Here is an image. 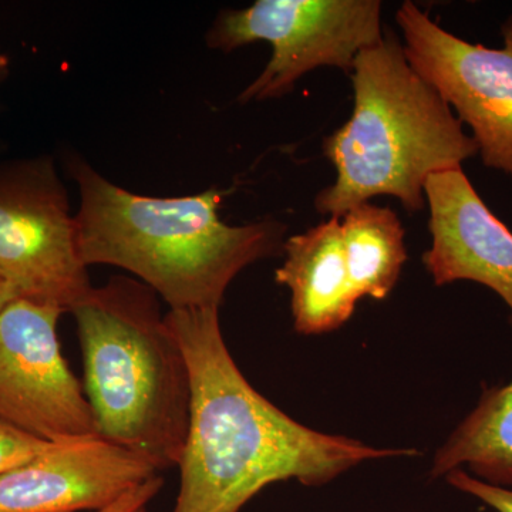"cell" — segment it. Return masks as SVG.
Wrapping results in <instances>:
<instances>
[{
	"instance_id": "1",
	"label": "cell",
	"mask_w": 512,
	"mask_h": 512,
	"mask_svg": "<svg viewBox=\"0 0 512 512\" xmlns=\"http://www.w3.org/2000/svg\"><path fill=\"white\" fill-rule=\"evenodd\" d=\"M218 309L165 315L191 379L190 426L173 512H239L279 481L318 487L365 461L419 454L319 433L281 412L238 369Z\"/></svg>"
},
{
	"instance_id": "2",
	"label": "cell",
	"mask_w": 512,
	"mask_h": 512,
	"mask_svg": "<svg viewBox=\"0 0 512 512\" xmlns=\"http://www.w3.org/2000/svg\"><path fill=\"white\" fill-rule=\"evenodd\" d=\"M69 170L82 198L74 218L83 264L126 269L171 311L220 308L242 269L284 251L282 222H222L215 188L190 197H144L111 184L80 158L69 161Z\"/></svg>"
},
{
	"instance_id": "3",
	"label": "cell",
	"mask_w": 512,
	"mask_h": 512,
	"mask_svg": "<svg viewBox=\"0 0 512 512\" xmlns=\"http://www.w3.org/2000/svg\"><path fill=\"white\" fill-rule=\"evenodd\" d=\"M70 313L99 437L158 471L178 467L190 426V370L157 293L136 279L113 276L93 286Z\"/></svg>"
},
{
	"instance_id": "4",
	"label": "cell",
	"mask_w": 512,
	"mask_h": 512,
	"mask_svg": "<svg viewBox=\"0 0 512 512\" xmlns=\"http://www.w3.org/2000/svg\"><path fill=\"white\" fill-rule=\"evenodd\" d=\"M349 74L352 117L323 144L338 178L319 192L316 210L342 218L376 195H393L407 211H420L429 177L461 168L478 153L476 141L414 72L393 33L360 52Z\"/></svg>"
},
{
	"instance_id": "5",
	"label": "cell",
	"mask_w": 512,
	"mask_h": 512,
	"mask_svg": "<svg viewBox=\"0 0 512 512\" xmlns=\"http://www.w3.org/2000/svg\"><path fill=\"white\" fill-rule=\"evenodd\" d=\"M380 13L379 0H258L222 12L207 42L222 52L258 40L271 43V60L238 101L278 99L316 67L350 73L360 52L382 42Z\"/></svg>"
},
{
	"instance_id": "6",
	"label": "cell",
	"mask_w": 512,
	"mask_h": 512,
	"mask_svg": "<svg viewBox=\"0 0 512 512\" xmlns=\"http://www.w3.org/2000/svg\"><path fill=\"white\" fill-rule=\"evenodd\" d=\"M0 279L16 298L63 312L92 291L52 158L0 164Z\"/></svg>"
},
{
	"instance_id": "7",
	"label": "cell",
	"mask_w": 512,
	"mask_h": 512,
	"mask_svg": "<svg viewBox=\"0 0 512 512\" xmlns=\"http://www.w3.org/2000/svg\"><path fill=\"white\" fill-rule=\"evenodd\" d=\"M396 19L414 72L470 126L484 165L512 177V18L501 49L451 35L413 2H404Z\"/></svg>"
},
{
	"instance_id": "8",
	"label": "cell",
	"mask_w": 512,
	"mask_h": 512,
	"mask_svg": "<svg viewBox=\"0 0 512 512\" xmlns=\"http://www.w3.org/2000/svg\"><path fill=\"white\" fill-rule=\"evenodd\" d=\"M63 313L25 299L0 312V420L50 443L99 437L92 406L60 349Z\"/></svg>"
},
{
	"instance_id": "9",
	"label": "cell",
	"mask_w": 512,
	"mask_h": 512,
	"mask_svg": "<svg viewBox=\"0 0 512 512\" xmlns=\"http://www.w3.org/2000/svg\"><path fill=\"white\" fill-rule=\"evenodd\" d=\"M158 473L146 458L101 437L50 443L0 476V512L99 511Z\"/></svg>"
},
{
	"instance_id": "10",
	"label": "cell",
	"mask_w": 512,
	"mask_h": 512,
	"mask_svg": "<svg viewBox=\"0 0 512 512\" xmlns=\"http://www.w3.org/2000/svg\"><path fill=\"white\" fill-rule=\"evenodd\" d=\"M431 248L423 255L434 284L473 281L497 293L512 312V232L484 204L461 168L431 175Z\"/></svg>"
},
{
	"instance_id": "11",
	"label": "cell",
	"mask_w": 512,
	"mask_h": 512,
	"mask_svg": "<svg viewBox=\"0 0 512 512\" xmlns=\"http://www.w3.org/2000/svg\"><path fill=\"white\" fill-rule=\"evenodd\" d=\"M284 252L275 279L291 289L296 332L319 335L348 322L359 299L349 281L340 218L286 239Z\"/></svg>"
},
{
	"instance_id": "12",
	"label": "cell",
	"mask_w": 512,
	"mask_h": 512,
	"mask_svg": "<svg viewBox=\"0 0 512 512\" xmlns=\"http://www.w3.org/2000/svg\"><path fill=\"white\" fill-rule=\"evenodd\" d=\"M464 464L484 483L512 485V382L481 396L476 409L437 451L431 477H446Z\"/></svg>"
},
{
	"instance_id": "13",
	"label": "cell",
	"mask_w": 512,
	"mask_h": 512,
	"mask_svg": "<svg viewBox=\"0 0 512 512\" xmlns=\"http://www.w3.org/2000/svg\"><path fill=\"white\" fill-rule=\"evenodd\" d=\"M342 244L357 299H386L407 259L404 229L390 208L363 202L342 218Z\"/></svg>"
},
{
	"instance_id": "14",
	"label": "cell",
	"mask_w": 512,
	"mask_h": 512,
	"mask_svg": "<svg viewBox=\"0 0 512 512\" xmlns=\"http://www.w3.org/2000/svg\"><path fill=\"white\" fill-rule=\"evenodd\" d=\"M49 444L50 441L37 439L32 434L0 420V476L36 457Z\"/></svg>"
},
{
	"instance_id": "15",
	"label": "cell",
	"mask_w": 512,
	"mask_h": 512,
	"mask_svg": "<svg viewBox=\"0 0 512 512\" xmlns=\"http://www.w3.org/2000/svg\"><path fill=\"white\" fill-rule=\"evenodd\" d=\"M451 487L461 493L473 495L477 500L483 501L488 507L497 512H512V490L510 488L497 487L470 476L463 468L451 471L446 476Z\"/></svg>"
},
{
	"instance_id": "16",
	"label": "cell",
	"mask_w": 512,
	"mask_h": 512,
	"mask_svg": "<svg viewBox=\"0 0 512 512\" xmlns=\"http://www.w3.org/2000/svg\"><path fill=\"white\" fill-rule=\"evenodd\" d=\"M163 485V477L157 474V476L147 480L146 483L128 491L116 503L110 504L109 507L103 508V510L94 512H136L140 508L147 507L148 503L160 493Z\"/></svg>"
},
{
	"instance_id": "17",
	"label": "cell",
	"mask_w": 512,
	"mask_h": 512,
	"mask_svg": "<svg viewBox=\"0 0 512 512\" xmlns=\"http://www.w3.org/2000/svg\"><path fill=\"white\" fill-rule=\"evenodd\" d=\"M16 298L15 293L12 292V289L9 288L5 282L0 279V312L3 311L6 305H9L10 302L15 301Z\"/></svg>"
},
{
	"instance_id": "18",
	"label": "cell",
	"mask_w": 512,
	"mask_h": 512,
	"mask_svg": "<svg viewBox=\"0 0 512 512\" xmlns=\"http://www.w3.org/2000/svg\"><path fill=\"white\" fill-rule=\"evenodd\" d=\"M9 60L8 57L0 53V77L5 76L6 70H8Z\"/></svg>"
},
{
	"instance_id": "19",
	"label": "cell",
	"mask_w": 512,
	"mask_h": 512,
	"mask_svg": "<svg viewBox=\"0 0 512 512\" xmlns=\"http://www.w3.org/2000/svg\"><path fill=\"white\" fill-rule=\"evenodd\" d=\"M136 512H147V507L140 508V510H137Z\"/></svg>"
}]
</instances>
